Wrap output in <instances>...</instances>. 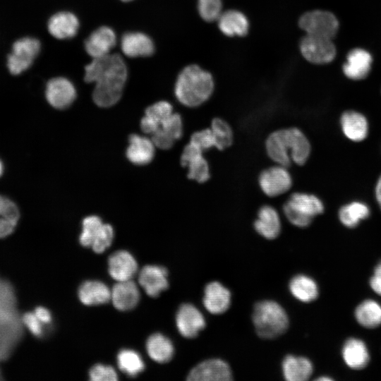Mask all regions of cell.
Here are the masks:
<instances>
[{
  "instance_id": "cell-1",
  "label": "cell",
  "mask_w": 381,
  "mask_h": 381,
  "mask_svg": "<svg viewBox=\"0 0 381 381\" xmlns=\"http://www.w3.org/2000/svg\"><path fill=\"white\" fill-rule=\"evenodd\" d=\"M127 77L126 64L118 54L93 59L85 68V80L95 83L92 98L100 107H109L119 101Z\"/></svg>"
},
{
  "instance_id": "cell-2",
  "label": "cell",
  "mask_w": 381,
  "mask_h": 381,
  "mask_svg": "<svg viewBox=\"0 0 381 381\" xmlns=\"http://www.w3.org/2000/svg\"><path fill=\"white\" fill-rule=\"evenodd\" d=\"M264 150L271 162L291 169L293 164L303 167L308 162L312 145L300 128L287 126L269 133L264 140Z\"/></svg>"
},
{
  "instance_id": "cell-3",
  "label": "cell",
  "mask_w": 381,
  "mask_h": 381,
  "mask_svg": "<svg viewBox=\"0 0 381 381\" xmlns=\"http://www.w3.org/2000/svg\"><path fill=\"white\" fill-rule=\"evenodd\" d=\"M140 128L151 135L155 145L162 150L171 148L183 133L181 116L174 112L172 105L167 101H159L146 109Z\"/></svg>"
},
{
  "instance_id": "cell-4",
  "label": "cell",
  "mask_w": 381,
  "mask_h": 381,
  "mask_svg": "<svg viewBox=\"0 0 381 381\" xmlns=\"http://www.w3.org/2000/svg\"><path fill=\"white\" fill-rule=\"evenodd\" d=\"M214 90V81L211 73L192 64L179 73L174 85V95L183 106L196 108L210 99Z\"/></svg>"
},
{
  "instance_id": "cell-5",
  "label": "cell",
  "mask_w": 381,
  "mask_h": 381,
  "mask_svg": "<svg viewBox=\"0 0 381 381\" xmlns=\"http://www.w3.org/2000/svg\"><path fill=\"white\" fill-rule=\"evenodd\" d=\"M325 209L324 202L318 195L301 190L290 193L282 205L287 221L298 228L310 226L316 217L324 213Z\"/></svg>"
},
{
  "instance_id": "cell-6",
  "label": "cell",
  "mask_w": 381,
  "mask_h": 381,
  "mask_svg": "<svg viewBox=\"0 0 381 381\" xmlns=\"http://www.w3.org/2000/svg\"><path fill=\"white\" fill-rule=\"evenodd\" d=\"M253 322L259 337L274 339L286 331L289 318L285 310L278 303L265 300L255 305Z\"/></svg>"
},
{
  "instance_id": "cell-7",
  "label": "cell",
  "mask_w": 381,
  "mask_h": 381,
  "mask_svg": "<svg viewBox=\"0 0 381 381\" xmlns=\"http://www.w3.org/2000/svg\"><path fill=\"white\" fill-rule=\"evenodd\" d=\"M256 181L261 193L268 198L285 195L294 184L289 169L276 164L262 169Z\"/></svg>"
},
{
  "instance_id": "cell-8",
  "label": "cell",
  "mask_w": 381,
  "mask_h": 381,
  "mask_svg": "<svg viewBox=\"0 0 381 381\" xmlns=\"http://www.w3.org/2000/svg\"><path fill=\"white\" fill-rule=\"evenodd\" d=\"M114 238V229L109 224H104L97 216H88L83 221V231L79 237L80 244L91 247L97 253L107 250Z\"/></svg>"
},
{
  "instance_id": "cell-9",
  "label": "cell",
  "mask_w": 381,
  "mask_h": 381,
  "mask_svg": "<svg viewBox=\"0 0 381 381\" xmlns=\"http://www.w3.org/2000/svg\"><path fill=\"white\" fill-rule=\"evenodd\" d=\"M298 25L306 35L332 40L339 29V22L336 16L325 10L304 13L298 20Z\"/></svg>"
},
{
  "instance_id": "cell-10",
  "label": "cell",
  "mask_w": 381,
  "mask_h": 381,
  "mask_svg": "<svg viewBox=\"0 0 381 381\" xmlns=\"http://www.w3.org/2000/svg\"><path fill=\"white\" fill-rule=\"evenodd\" d=\"M180 163L187 169L188 179L198 184H204L211 179L210 163L205 153L195 144L188 141L183 147Z\"/></svg>"
},
{
  "instance_id": "cell-11",
  "label": "cell",
  "mask_w": 381,
  "mask_h": 381,
  "mask_svg": "<svg viewBox=\"0 0 381 381\" xmlns=\"http://www.w3.org/2000/svg\"><path fill=\"white\" fill-rule=\"evenodd\" d=\"M302 56L314 64H327L337 55V48L332 39L306 35L300 42Z\"/></svg>"
},
{
  "instance_id": "cell-12",
  "label": "cell",
  "mask_w": 381,
  "mask_h": 381,
  "mask_svg": "<svg viewBox=\"0 0 381 381\" xmlns=\"http://www.w3.org/2000/svg\"><path fill=\"white\" fill-rule=\"evenodd\" d=\"M40 50V42L31 37L17 40L8 57V68L13 75H18L28 69Z\"/></svg>"
},
{
  "instance_id": "cell-13",
  "label": "cell",
  "mask_w": 381,
  "mask_h": 381,
  "mask_svg": "<svg viewBox=\"0 0 381 381\" xmlns=\"http://www.w3.org/2000/svg\"><path fill=\"white\" fill-rule=\"evenodd\" d=\"M232 379L229 364L219 358H210L198 363L187 377L190 381H229Z\"/></svg>"
},
{
  "instance_id": "cell-14",
  "label": "cell",
  "mask_w": 381,
  "mask_h": 381,
  "mask_svg": "<svg viewBox=\"0 0 381 381\" xmlns=\"http://www.w3.org/2000/svg\"><path fill=\"white\" fill-rule=\"evenodd\" d=\"M253 225L255 231L262 237L267 240L275 239L282 230L278 210L272 205L262 203L257 210Z\"/></svg>"
},
{
  "instance_id": "cell-15",
  "label": "cell",
  "mask_w": 381,
  "mask_h": 381,
  "mask_svg": "<svg viewBox=\"0 0 381 381\" xmlns=\"http://www.w3.org/2000/svg\"><path fill=\"white\" fill-rule=\"evenodd\" d=\"M45 96L51 106L58 109H64L75 99L76 90L68 79L56 77L47 83Z\"/></svg>"
},
{
  "instance_id": "cell-16",
  "label": "cell",
  "mask_w": 381,
  "mask_h": 381,
  "mask_svg": "<svg viewBox=\"0 0 381 381\" xmlns=\"http://www.w3.org/2000/svg\"><path fill=\"white\" fill-rule=\"evenodd\" d=\"M339 126L343 135L351 142L360 143L367 138L370 131L368 118L361 111L349 109L342 112Z\"/></svg>"
},
{
  "instance_id": "cell-17",
  "label": "cell",
  "mask_w": 381,
  "mask_h": 381,
  "mask_svg": "<svg viewBox=\"0 0 381 381\" xmlns=\"http://www.w3.org/2000/svg\"><path fill=\"white\" fill-rule=\"evenodd\" d=\"M373 61V56L368 50L360 47L352 49L346 54L342 72L350 80H363L371 71Z\"/></svg>"
},
{
  "instance_id": "cell-18",
  "label": "cell",
  "mask_w": 381,
  "mask_h": 381,
  "mask_svg": "<svg viewBox=\"0 0 381 381\" xmlns=\"http://www.w3.org/2000/svg\"><path fill=\"white\" fill-rule=\"evenodd\" d=\"M176 325L183 337L191 339L198 335L205 328L206 322L203 315L195 306L184 303L177 311Z\"/></svg>"
},
{
  "instance_id": "cell-19",
  "label": "cell",
  "mask_w": 381,
  "mask_h": 381,
  "mask_svg": "<svg viewBox=\"0 0 381 381\" xmlns=\"http://www.w3.org/2000/svg\"><path fill=\"white\" fill-rule=\"evenodd\" d=\"M116 43L114 31L108 26H102L94 30L85 42V49L92 59L110 54Z\"/></svg>"
},
{
  "instance_id": "cell-20",
  "label": "cell",
  "mask_w": 381,
  "mask_h": 381,
  "mask_svg": "<svg viewBox=\"0 0 381 381\" xmlns=\"http://www.w3.org/2000/svg\"><path fill=\"white\" fill-rule=\"evenodd\" d=\"M167 275L164 267L146 265L140 270L138 280L148 296L157 297L169 286Z\"/></svg>"
},
{
  "instance_id": "cell-21",
  "label": "cell",
  "mask_w": 381,
  "mask_h": 381,
  "mask_svg": "<svg viewBox=\"0 0 381 381\" xmlns=\"http://www.w3.org/2000/svg\"><path fill=\"white\" fill-rule=\"evenodd\" d=\"M202 303L210 313L222 314L230 306V291L218 282H211L205 287Z\"/></svg>"
},
{
  "instance_id": "cell-22",
  "label": "cell",
  "mask_w": 381,
  "mask_h": 381,
  "mask_svg": "<svg viewBox=\"0 0 381 381\" xmlns=\"http://www.w3.org/2000/svg\"><path fill=\"white\" fill-rule=\"evenodd\" d=\"M108 270L110 276L118 282L131 280L138 270V264L129 252L119 250L109 256Z\"/></svg>"
},
{
  "instance_id": "cell-23",
  "label": "cell",
  "mask_w": 381,
  "mask_h": 381,
  "mask_svg": "<svg viewBox=\"0 0 381 381\" xmlns=\"http://www.w3.org/2000/svg\"><path fill=\"white\" fill-rule=\"evenodd\" d=\"M123 53L128 57L149 56L155 52L152 39L140 32H129L124 34L121 40Z\"/></svg>"
},
{
  "instance_id": "cell-24",
  "label": "cell",
  "mask_w": 381,
  "mask_h": 381,
  "mask_svg": "<svg viewBox=\"0 0 381 381\" xmlns=\"http://www.w3.org/2000/svg\"><path fill=\"white\" fill-rule=\"evenodd\" d=\"M139 298L138 286L131 280L118 282L111 291V300L114 306L119 310L133 309L138 304Z\"/></svg>"
},
{
  "instance_id": "cell-25",
  "label": "cell",
  "mask_w": 381,
  "mask_h": 381,
  "mask_svg": "<svg viewBox=\"0 0 381 381\" xmlns=\"http://www.w3.org/2000/svg\"><path fill=\"white\" fill-rule=\"evenodd\" d=\"M79 20L75 15L61 11L53 15L48 22V30L54 37L66 40L73 37L79 28Z\"/></svg>"
},
{
  "instance_id": "cell-26",
  "label": "cell",
  "mask_w": 381,
  "mask_h": 381,
  "mask_svg": "<svg viewBox=\"0 0 381 381\" xmlns=\"http://www.w3.org/2000/svg\"><path fill=\"white\" fill-rule=\"evenodd\" d=\"M129 145L126 157L130 162L137 165L150 163L155 155V144L151 139L137 134L129 136Z\"/></svg>"
},
{
  "instance_id": "cell-27",
  "label": "cell",
  "mask_w": 381,
  "mask_h": 381,
  "mask_svg": "<svg viewBox=\"0 0 381 381\" xmlns=\"http://www.w3.org/2000/svg\"><path fill=\"white\" fill-rule=\"evenodd\" d=\"M217 21L220 31L229 37L244 36L248 31V18L243 13L237 10L222 12Z\"/></svg>"
},
{
  "instance_id": "cell-28",
  "label": "cell",
  "mask_w": 381,
  "mask_h": 381,
  "mask_svg": "<svg viewBox=\"0 0 381 381\" xmlns=\"http://www.w3.org/2000/svg\"><path fill=\"white\" fill-rule=\"evenodd\" d=\"M282 368L284 377L288 381H305L313 373V365L309 359L294 355L284 358Z\"/></svg>"
},
{
  "instance_id": "cell-29",
  "label": "cell",
  "mask_w": 381,
  "mask_h": 381,
  "mask_svg": "<svg viewBox=\"0 0 381 381\" xmlns=\"http://www.w3.org/2000/svg\"><path fill=\"white\" fill-rule=\"evenodd\" d=\"M369 205L361 200H352L342 205L338 210L340 222L348 228H355L370 215Z\"/></svg>"
},
{
  "instance_id": "cell-30",
  "label": "cell",
  "mask_w": 381,
  "mask_h": 381,
  "mask_svg": "<svg viewBox=\"0 0 381 381\" xmlns=\"http://www.w3.org/2000/svg\"><path fill=\"white\" fill-rule=\"evenodd\" d=\"M78 298L86 306H95L107 303L111 299V291L99 281H86L79 287Z\"/></svg>"
},
{
  "instance_id": "cell-31",
  "label": "cell",
  "mask_w": 381,
  "mask_h": 381,
  "mask_svg": "<svg viewBox=\"0 0 381 381\" xmlns=\"http://www.w3.org/2000/svg\"><path fill=\"white\" fill-rule=\"evenodd\" d=\"M342 356L346 364L353 369H362L369 362V354L363 341L355 338L349 339L342 349Z\"/></svg>"
},
{
  "instance_id": "cell-32",
  "label": "cell",
  "mask_w": 381,
  "mask_h": 381,
  "mask_svg": "<svg viewBox=\"0 0 381 381\" xmlns=\"http://www.w3.org/2000/svg\"><path fill=\"white\" fill-rule=\"evenodd\" d=\"M146 349L150 357L160 363L169 361L174 353L171 341L160 333L149 337L146 341Z\"/></svg>"
},
{
  "instance_id": "cell-33",
  "label": "cell",
  "mask_w": 381,
  "mask_h": 381,
  "mask_svg": "<svg viewBox=\"0 0 381 381\" xmlns=\"http://www.w3.org/2000/svg\"><path fill=\"white\" fill-rule=\"evenodd\" d=\"M209 127L212 131L217 142V150L222 152L231 148L236 139L234 127L226 119L222 116L212 118Z\"/></svg>"
},
{
  "instance_id": "cell-34",
  "label": "cell",
  "mask_w": 381,
  "mask_h": 381,
  "mask_svg": "<svg viewBox=\"0 0 381 381\" xmlns=\"http://www.w3.org/2000/svg\"><path fill=\"white\" fill-rule=\"evenodd\" d=\"M289 287L291 294L302 302H311L318 296V288L315 282L304 274L294 277L290 280Z\"/></svg>"
},
{
  "instance_id": "cell-35",
  "label": "cell",
  "mask_w": 381,
  "mask_h": 381,
  "mask_svg": "<svg viewBox=\"0 0 381 381\" xmlns=\"http://www.w3.org/2000/svg\"><path fill=\"white\" fill-rule=\"evenodd\" d=\"M19 219V211L16 204L0 195V238L11 234Z\"/></svg>"
},
{
  "instance_id": "cell-36",
  "label": "cell",
  "mask_w": 381,
  "mask_h": 381,
  "mask_svg": "<svg viewBox=\"0 0 381 381\" xmlns=\"http://www.w3.org/2000/svg\"><path fill=\"white\" fill-rule=\"evenodd\" d=\"M356 319L362 326L374 328L381 324V306L375 301L366 300L356 308Z\"/></svg>"
},
{
  "instance_id": "cell-37",
  "label": "cell",
  "mask_w": 381,
  "mask_h": 381,
  "mask_svg": "<svg viewBox=\"0 0 381 381\" xmlns=\"http://www.w3.org/2000/svg\"><path fill=\"white\" fill-rule=\"evenodd\" d=\"M119 369L130 377H135L143 371L145 363L138 353L131 349H122L117 355Z\"/></svg>"
},
{
  "instance_id": "cell-38",
  "label": "cell",
  "mask_w": 381,
  "mask_h": 381,
  "mask_svg": "<svg viewBox=\"0 0 381 381\" xmlns=\"http://www.w3.org/2000/svg\"><path fill=\"white\" fill-rule=\"evenodd\" d=\"M189 142L197 145L205 154L217 150V142L209 126L195 131L190 135Z\"/></svg>"
},
{
  "instance_id": "cell-39",
  "label": "cell",
  "mask_w": 381,
  "mask_h": 381,
  "mask_svg": "<svg viewBox=\"0 0 381 381\" xmlns=\"http://www.w3.org/2000/svg\"><path fill=\"white\" fill-rule=\"evenodd\" d=\"M200 16L207 22L217 20L222 13V0H198Z\"/></svg>"
},
{
  "instance_id": "cell-40",
  "label": "cell",
  "mask_w": 381,
  "mask_h": 381,
  "mask_svg": "<svg viewBox=\"0 0 381 381\" xmlns=\"http://www.w3.org/2000/svg\"><path fill=\"white\" fill-rule=\"evenodd\" d=\"M89 377L92 381H115L118 380V375L111 366L100 363L96 364L90 368Z\"/></svg>"
},
{
  "instance_id": "cell-41",
  "label": "cell",
  "mask_w": 381,
  "mask_h": 381,
  "mask_svg": "<svg viewBox=\"0 0 381 381\" xmlns=\"http://www.w3.org/2000/svg\"><path fill=\"white\" fill-rule=\"evenodd\" d=\"M23 322L30 332L35 336L43 334L44 324L37 318L35 313H26L23 317Z\"/></svg>"
},
{
  "instance_id": "cell-42",
  "label": "cell",
  "mask_w": 381,
  "mask_h": 381,
  "mask_svg": "<svg viewBox=\"0 0 381 381\" xmlns=\"http://www.w3.org/2000/svg\"><path fill=\"white\" fill-rule=\"evenodd\" d=\"M370 284L373 290L381 296V262L375 268L374 274L370 280Z\"/></svg>"
},
{
  "instance_id": "cell-43",
  "label": "cell",
  "mask_w": 381,
  "mask_h": 381,
  "mask_svg": "<svg viewBox=\"0 0 381 381\" xmlns=\"http://www.w3.org/2000/svg\"><path fill=\"white\" fill-rule=\"evenodd\" d=\"M35 314L37 318L44 324L48 325L52 322V315L50 312L44 307H37L35 310Z\"/></svg>"
},
{
  "instance_id": "cell-44",
  "label": "cell",
  "mask_w": 381,
  "mask_h": 381,
  "mask_svg": "<svg viewBox=\"0 0 381 381\" xmlns=\"http://www.w3.org/2000/svg\"><path fill=\"white\" fill-rule=\"evenodd\" d=\"M374 192L377 204L381 210V174L376 181Z\"/></svg>"
},
{
  "instance_id": "cell-45",
  "label": "cell",
  "mask_w": 381,
  "mask_h": 381,
  "mask_svg": "<svg viewBox=\"0 0 381 381\" xmlns=\"http://www.w3.org/2000/svg\"><path fill=\"white\" fill-rule=\"evenodd\" d=\"M3 169H4V167H3V164L0 160V176H1L2 173H3Z\"/></svg>"
},
{
  "instance_id": "cell-46",
  "label": "cell",
  "mask_w": 381,
  "mask_h": 381,
  "mask_svg": "<svg viewBox=\"0 0 381 381\" xmlns=\"http://www.w3.org/2000/svg\"><path fill=\"white\" fill-rule=\"evenodd\" d=\"M318 380H331L332 379L331 378H329V377H322V378H318Z\"/></svg>"
},
{
  "instance_id": "cell-47",
  "label": "cell",
  "mask_w": 381,
  "mask_h": 381,
  "mask_svg": "<svg viewBox=\"0 0 381 381\" xmlns=\"http://www.w3.org/2000/svg\"><path fill=\"white\" fill-rule=\"evenodd\" d=\"M121 1H131L132 0H121Z\"/></svg>"
}]
</instances>
